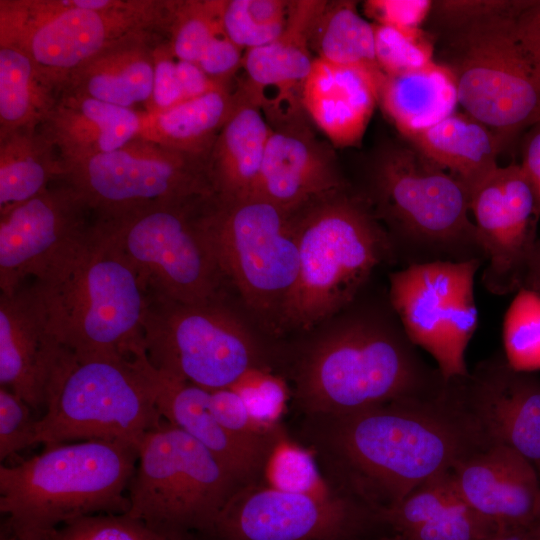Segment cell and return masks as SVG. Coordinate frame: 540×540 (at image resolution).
Listing matches in <instances>:
<instances>
[{"label": "cell", "mask_w": 540, "mask_h": 540, "mask_svg": "<svg viewBox=\"0 0 540 540\" xmlns=\"http://www.w3.org/2000/svg\"><path fill=\"white\" fill-rule=\"evenodd\" d=\"M300 442L331 489L377 512L491 445L450 381L433 398L395 400L341 414L305 415Z\"/></svg>", "instance_id": "obj_1"}, {"label": "cell", "mask_w": 540, "mask_h": 540, "mask_svg": "<svg viewBox=\"0 0 540 540\" xmlns=\"http://www.w3.org/2000/svg\"><path fill=\"white\" fill-rule=\"evenodd\" d=\"M416 347L398 317L347 316L303 355L295 376L297 407L304 416L341 414L439 396L447 381Z\"/></svg>", "instance_id": "obj_2"}, {"label": "cell", "mask_w": 540, "mask_h": 540, "mask_svg": "<svg viewBox=\"0 0 540 540\" xmlns=\"http://www.w3.org/2000/svg\"><path fill=\"white\" fill-rule=\"evenodd\" d=\"M45 447L0 466V511L17 540H42L81 517L128 512L138 446L98 439Z\"/></svg>", "instance_id": "obj_3"}, {"label": "cell", "mask_w": 540, "mask_h": 540, "mask_svg": "<svg viewBox=\"0 0 540 540\" xmlns=\"http://www.w3.org/2000/svg\"><path fill=\"white\" fill-rule=\"evenodd\" d=\"M298 271L278 325L309 329L348 307L395 254L367 199L345 188L294 214Z\"/></svg>", "instance_id": "obj_4"}, {"label": "cell", "mask_w": 540, "mask_h": 540, "mask_svg": "<svg viewBox=\"0 0 540 540\" xmlns=\"http://www.w3.org/2000/svg\"><path fill=\"white\" fill-rule=\"evenodd\" d=\"M35 285L59 345L126 358L145 351L148 291L97 220L67 262Z\"/></svg>", "instance_id": "obj_5"}, {"label": "cell", "mask_w": 540, "mask_h": 540, "mask_svg": "<svg viewBox=\"0 0 540 540\" xmlns=\"http://www.w3.org/2000/svg\"><path fill=\"white\" fill-rule=\"evenodd\" d=\"M34 444L120 440L139 446L162 416L145 352L126 358L61 345L51 366Z\"/></svg>", "instance_id": "obj_6"}, {"label": "cell", "mask_w": 540, "mask_h": 540, "mask_svg": "<svg viewBox=\"0 0 540 540\" xmlns=\"http://www.w3.org/2000/svg\"><path fill=\"white\" fill-rule=\"evenodd\" d=\"M410 264L468 261L486 255L470 218V192L456 177L413 146L391 143L379 150L365 197ZM383 225V224H382Z\"/></svg>", "instance_id": "obj_7"}, {"label": "cell", "mask_w": 540, "mask_h": 540, "mask_svg": "<svg viewBox=\"0 0 540 540\" xmlns=\"http://www.w3.org/2000/svg\"><path fill=\"white\" fill-rule=\"evenodd\" d=\"M530 0L506 10L435 26V61L452 74L464 112L486 125L505 148L540 121V86L516 34Z\"/></svg>", "instance_id": "obj_8"}, {"label": "cell", "mask_w": 540, "mask_h": 540, "mask_svg": "<svg viewBox=\"0 0 540 540\" xmlns=\"http://www.w3.org/2000/svg\"><path fill=\"white\" fill-rule=\"evenodd\" d=\"M176 0H0V44L22 49L60 93L97 55L130 36H168Z\"/></svg>", "instance_id": "obj_9"}, {"label": "cell", "mask_w": 540, "mask_h": 540, "mask_svg": "<svg viewBox=\"0 0 540 540\" xmlns=\"http://www.w3.org/2000/svg\"><path fill=\"white\" fill-rule=\"evenodd\" d=\"M243 486L206 447L166 422L140 441L125 514L185 540L190 531L205 535Z\"/></svg>", "instance_id": "obj_10"}, {"label": "cell", "mask_w": 540, "mask_h": 540, "mask_svg": "<svg viewBox=\"0 0 540 540\" xmlns=\"http://www.w3.org/2000/svg\"><path fill=\"white\" fill-rule=\"evenodd\" d=\"M198 223L224 280L255 314L278 325L298 271L294 214L259 199L210 197Z\"/></svg>", "instance_id": "obj_11"}, {"label": "cell", "mask_w": 540, "mask_h": 540, "mask_svg": "<svg viewBox=\"0 0 540 540\" xmlns=\"http://www.w3.org/2000/svg\"><path fill=\"white\" fill-rule=\"evenodd\" d=\"M206 199L157 203L96 218L148 295L192 305L221 301L224 279L198 223Z\"/></svg>", "instance_id": "obj_12"}, {"label": "cell", "mask_w": 540, "mask_h": 540, "mask_svg": "<svg viewBox=\"0 0 540 540\" xmlns=\"http://www.w3.org/2000/svg\"><path fill=\"white\" fill-rule=\"evenodd\" d=\"M143 342L155 370L211 391L262 368L250 332L221 301L192 305L148 295Z\"/></svg>", "instance_id": "obj_13"}, {"label": "cell", "mask_w": 540, "mask_h": 540, "mask_svg": "<svg viewBox=\"0 0 540 540\" xmlns=\"http://www.w3.org/2000/svg\"><path fill=\"white\" fill-rule=\"evenodd\" d=\"M61 180L102 218L157 203L213 196L206 156L173 150L140 136L120 149L67 167Z\"/></svg>", "instance_id": "obj_14"}, {"label": "cell", "mask_w": 540, "mask_h": 540, "mask_svg": "<svg viewBox=\"0 0 540 540\" xmlns=\"http://www.w3.org/2000/svg\"><path fill=\"white\" fill-rule=\"evenodd\" d=\"M483 263H416L389 275L392 309L410 340L432 355L446 381L469 374L465 352L478 326L474 281Z\"/></svg>", "instance_id": "obj_15"}, {"label": "cell", "mask_w": 540, "mask_h": 540, "mask_svg": "<svg viewBox=\"0 0 540 540\" xmlns=\"http://www.w3.org/2000/svg\"><path fill=\"white\" fill-rule=\"evenodd\" d=\"M378 514L340 496L291 493L264 485L241 487L205 534L214 540H365Z\"/></svg>", "instance_id": "obj_16"}, {"label": "cell", "mask_w": 540, "mask_h": 540, "mask_svg": "<svg viewBox=\"0 0 540 540\" xmlns=\"http://www.w3.org/2000/svg\"><path fill=\"white\" fill-rule=\"evenodd\" d=\"M92 212L62 181L0 213L1 294H14L28 277L43 282L60 269L87 237Z\"/></svg>", "instance_id": "obj_17"}, {"label": "cell", "mask_w": 540, "mask_h": 540, "mask_svg": "<svg viewBox=\"0 0 540 540\" xmlns=\"http://www.w3.org/2000/svg\"><path fill=\"white\" fill-rule=\"evenodd\" d=\"M470 212L486 255L484 287L495 295L517 292L539 239L540 216L535 192L521 165L499 166L475 187Z\"/></svg>", "instance_id": "obj_18"}, {"label": "cell", "mask_w": 540, "mask_h": 540, "mask_svg": "<svg viewBox=\"0 0 540 540\" xmlns=\"http://www.w3.org/2000/svg\"><path fill=\"white\" fill-rule=\"evenodd\" d=\"M456 396L486 439L507 445L540 473V378L497 353L467 376L451 379Z\"/></svg>", "instance_id": "obj_19"}, {"label": "cell", "mask_w": 540, "mask_h": 540, "mask_svg": "<svg viewBox=\"0 0 540 540\" xmlns=\"http://www.w3.org/2000/svg\"><path fill=\"white\" fill-rule=\"evenodd\" d=\"M324 3L291 1L282 34L267 45L245 51L242 68L246 78L236 93L279 126L299 122L304 110L303 85L315 58L310 48V33Z\"/></svg>", "instance_id": "obj_20"}, {"label": "cell", "mask_w": 540, "mask_h": 540, "mask_svg": "<svg viewBox=\"0 0 540 540\" xmlns=\"http://www.w3.org/2000/svg\"><path fill=\"white\" fill-rule=\"evenodd\" d=\"M452 475L462 499L500 531L540 528V478L515 449L483 447L457 463Z\"/></svg>", "instance_id": "obj_21"}, {"label": "cell", "mask_w": 540, "mask_h": 540, "mask_svg": "<svg viewBox=\"0 0 540 540\" xmlns=\"http://www.w3.org/2000/svg\"><path fill=\"white\" fill-rule=\"evenodd\" d=\"M156 390L157 407L171 425L206 447L242 484L260 482L268 457L279 436L280 426L263 436H241L227 431L210 408V391L166 376L149 363Z\"/></svg>", "instance_id": "obj_22"}, {"label": "cell", "mask_w": 540, "mask_h": 540, "mask_svg": "<svg viewBox=\"0 0 540 540\" xmlns=\"http://www.w3.org/2000/svg\"><path fill=\"white\" fill-rule=\"evenodd\" d=\"M343 188L332 150L299 122L271 130L255 198L295 214Z\"/></svg>", "instance_id": "obj_23"}, {"label": "cell", "mask_w": 540, "mask_h": 540, "mask_svg": "<svg viewBox=\"0 0 540 540\" xmlns=\"http://www.w3.org/2000/svg\"><path fill=\"white\" fill-rule=\"evenodd\" d=\"M58 348L35 284L0 295V387L32 409L44 407Z\"/></svg>", "instance_id": "obj_24"}, {"label": "cell", "mask_w": 540, "mask_h": 540, "mask_svg": "<svg viewBox=\"0 0 540 540\" xmlns=\"http://www.w3.org/2000/svg\"><path fill=\"white\" fill-rule=\"evenodd\" d=\"M382 73L314 58L303 85L302 104L334 145L354 146L361 141L378 103Z\"/></svg>", "instance_id": "obj_25"}, {"label": "cell", "mask_w": 540, "mask_h": 540, "mask_svg": "<svg viewBox=\"0 0 540 540\" xmlns=\"http://www.w3.org/2000/svg\"><path fill=\"white\" fill-rule=\"evenodd\" d=\"M39 129L55 146L65 169L120 149L141 130V112L62 90Z\"/></svg>", "instance_id": "obj_26"}, {"label": "cell", "mask_w": 540, "mask_h": 540, "mask_svg": "<svg viewBox=\"0 0 540 540\" xmlns=\"http://www.w3.org/2000/svg\"><path fill=\"white\" fill-rule=\"evenodd\" d=\"M235 95L236 106L206 155L213 197L225 202L255 198L272 130L259 107Z\"/></svg>", "instance_id": "obj_27"}, {"label": "cell", "mask_w": 540, "mask_h": 540, "mask_svg": "<svg viewBox=\"0 0 540 540\" xmlns=\"http://www.w3.org/2000/svg\"><path fill=\"white\" fill-rule=\"evenodd\" d=\"M165 37L148 33L121 40L74 73L62 90L133 110L138 104L146 107L153 89L154 47Z\"/></svg>", "instance_id": "obj_28"}, {"label": "cell", "mask_w": 540, "mask_h": 540, "mask_svg": "<svg viewBox=\"0 0 540 540\" xmlns=\"http://www.w3.org/2000/svg\"><path fill=\"white\" fill-rule=\"evenodd\" d=\"M408 143L471 192L498 167L504 149L498 137L479 120L454 112L408 138Z\"/></svg>", "instance_id": "obj_29"}, {"label": "cell", "mask_w": 540, "mask_h": 540, "mask_svg": "<svg viewBox=\"0 0 540 540\" xmlns=\"http://www.w3.org/2000/svg\"><path fill=\"white\" fill-rule=\"evenodd\" d=\"M378 103L405 139L453 114L459 104L451 72L436 61L407 74L382 73Z\"/></svg>", "instance_id": "obj_30"}, {"label": "cell", "mask_w": 540, "mask_h": 540, "mask_svg": "<svg viewBox=\"0 0 540 540\" xmlns=\"http://www.w3.org/2000/svg\"><path fill=\"white\" fill-rule=\"evenodd\" d=\"M236 102L227 85L159 113L141 112L138 136L173 150L206 156Z\"/></svg>", "instance_id": "obj_31"}, {"label": "cell", "mask_w": 540, "mask_h": 540, "mask_svg": "<svg viewBox=\"0 0 540 540\" xmlns=\"http://www.w3.org/2000/svg\"><path fill=\"white\" fill-rule=\"evenodd\" d=\"M66 172L55 146L38 129L0 138V213L44 190Z\"/></svg>", "instance_id": "obj_32"}, {"label": "cell", "mask_w": 540, "mask_h": 540, "mask_svg": "<svg viewBox=\"0 0 540 540\" xmlns=\"http://www.w3.org/2000/svg\"><path fill=\"white\" fill-rule=\"evenodd\" d=\"M58 96V90L22 49L0 44V138L38 129Z\"/></svg>", "instance_id": "obj_33"}, {"label": "cell", "mask_w": 540, "mask_h": 540, "mask_svg": "<svg viewBox=\"0 0 540 540\" xmlns=\"http://www.w3.org/2000/svg\"><path fill=\"white\" fill-rule=\"evenodd\" d=\"M310 48L333 64L381 71L373 24L360 15L355 1H325L311 28Z\"/></svg>", "instance_id": "obj_34"}, {"label": "cell", "mask_w": 540, "mask_h": 540, "mask_svg": "<svg viewBox=\"0 0 540 540\" xmlns=\"http://www.w3.org/2000/svg\"><path fill=\"white\" fill-rule=\"evenodd\" d=\"M290 6L284 0H225L224 32L245 51L267 45L285 30Z\"/></svg>", "instance_id": "obj_35"}, {"label": "cell", "mask_w": 540, "mask_h": 540, "mask_svg": "<svg viewBox=\"0 0 540 540\" xmlns=\"http://www.w3.org/2000/svg\"><path fill=\"white\" fill-rule=\"evenodd\" d=\"M263 479L269 487L285 492L321 497L339 495L323 478L313 453L291 439L285 430L268 457Z\"/></svg>", "instance_id": "obj_36"}, {"label": "cell", "mask_w": 540, "mask_h": 540, "mask_svg": "<svg viewBox=\"0 0 540 540\" xmlns=\"http://www.w3.org/2000/svg\"><path fill=\"white\" fill-rule=\"evenodd\" d=\"M225 0H176L168 41L178 60L197 63L208 45L224 32Z\"/></svg>", "instance_id": "obj_37"}, {"label": "cell", "mask_w": 540, "mask_h": 540, "mask_svg": "<svg viewBox=\"0 0 540 540\" xmlns=\"http://www.w3.org/2000/svg\"><path fill=\"white\" fill-rule=\"evenodd\" d=\"M504 355L509 365L524 372L540 370V295L520 288L503 320Z\"/></svg>", "instance_id": "obj_38"}, {"label": "cell", "mask_w": 540, "mask_h": 540, "mask_svg": "<svg viewBox=\"0 0 540 540\" xmlns=\"http://www.w3.org/2000/svg\"><path fill=\"white\" fill-rule=\"evenodd\" d=\"M372 24L376 61L384 74H407L435 62V39L430 32Z\"/></svg>", "instance_id": "obj_39"}, {"label": "cell", "mask_w": 540, "mask_h": 540, "mask_svg": "<svg viewBox=\"0 0 540 540\" xmlns=\"http://www.w3.org/2000/svg\"><path fill=\"white\" fill-rule=\"evenodd\" d=\"M42 540H179L150 529L127 514H97L63 524Z\"/></svg>", "instance_id": "obj_40"}, {"label": "cell", "mask_w": 540, "mask_h": 540, "mask_svg": "<svg viewBox=\"0 0 540 540\" xmlns=\"http://www.w3.org/2000/svg\"><path fill=\"white\" fill-rule=\"evenodd\" d=\"M242 398L251 419L262 429L278 427L285 411L289 391L279 377L254 368L245 373L232 387Z\"/></svg>", "instance_id": "obj_41"}, {"label": "cell", "mask_w": 540, "mask_h": 540, "mask_svg": "<svg viewBox=\"0 0 540 540\" xmlns=\"http://www.w3.org/2000/svg\"><path fill=\"white\" fill-rule=\"evenodd\" d=\"M32 408L12 391L0 387V459L34 444L37 420Z\"/></svg>", "instance_id": "obj_42"}, {"label": "cell", "mask_w": 540, "mask_h": 540, "mask_svg": "<svg viewBox=\"0 0 540 540\" xmlns=\"http://www.w3.org/2000/svg\"><path fill=\"white\" fill-rule=\"evenodd\" d=\"M177 61L168 38L160 39L154 47L152 96L144 113H159L185 101Z\"/></svg>", "instance_id": "obj_43"}, {"label": "cell", "mask_w": 540, "mask_h": 540, "mask_svg": "<svg viewBox=\"0 0 540 540\" xmlns=\"http://www.w3.org/2000/svg\"><path fill=\"white\" fill-rule=\"evenodd\" d=\"M433 0H367L366 16L374 24L397 29L422 28L431 13Z\"/></svg>", "instance_id": "obj_44"}, {"label": "cell", "mask_w": 540, "mask_h": 540, "mask_svg": "<svg viewBox=\"0 0 540 540\" xmlns=\"http://www.w3.org/2000/svg\"><path fill=\"white\" fill-rule=\"evenodd\" d=\"M210 408L217 421L229 432L241 436H263L274 432L264 430L250 417L237 392L231 388L210 391Z\"/></svg>", "instance_id": "obj_45"}, {"label": "cell", "mask_w": 540, "mask_h": 540, "mask_svg": "<svg viewBox=\"0 0 540 540\" xmlns=\"http://www.w3.org/2000/svg\"><path fill=\"white\" fill-rule=\"evenodd\" d=\"M244 49L232 42L225 32L217 35L203 52L197 64L212 79L230 83L243 65Z\"/></svg>", "instance_id": "obj_46"}, {"label": "cell", "mask_w": 540, "mask_h": 540, "mask_svg": "<svg viewBox=\"0 0 540 540\" xmlns=\"http://www.w3.org/2000/svg\"><path fill=\"white\" fill-rule=\"evenodd\" d=\"M516 34L540 86V0H530L517 16Z\"/></svg>", "instance_id": "obj_47"}, {"label": "cell", "mask_w": 540, "mask_h": 540, "mask_svg": "<svg viewBox=\"0 0 540 540\" xmlns=\"http://www.w3.org/2000/svg\"><path fill=\"white\" fill-rule=\"evenodd\" d=\"M177 70L185 101L203 96L228 84L210 78L197 63L177 61Z\"/></svg>", "instance_id": "obj_48"}, {"label": "cell", "mask_w": 540, "mask_h": 540, "mask_svg": "<svg viewBox=\"0 0 540 540\" xmlns=\"http://www.w3.org/2000/svg\"><path fill=\"white\" fill-rule=\"evenodd\" d=\"M520 165L533 187L540 209V121L530 127L525 136Z\"/></svg>", "instance_id": "obj_49"}, {"label": "cell", "mask_w": 540, "mask_h": 540, "mask_svg": "<svg viewBox=\"0 0 540 540\" xmlns=\"http://www.w3.org/2000/svg\"><path fill=\"white\" fill-rule=\"evenodd\" d=\"M521 288L533 291L540 295V238L536 242L533 252L528 260Z\"/></svg>", "instance_id": "obj_50"}, {"label": "cell", "mask_w": 540, "mask_h": 540, "mask_svg": "<svg viewBox=\"0 0 540 540\" xmlns=\"http://www.w3.org/2000/svg\"><path fill=\"white\" fill-rule=\"evenodd\" d=\"M539 529L500 531L483 540H534Z\"/></svg>", "instance_id": "obj_51"}, {"label": "cell", "mask_w": 540, "mask_h": 540, "mask_svg": "<svg viewBox=\"0 0 540 540\" xmlns=\"http://www.w3.org/2000/svg\"><path fill=\"white\" fill-rule=\"evenodd\" d=\"M371 540H406V539L403 538L401 535L392 532L391 535L380 536Z\"/></svg>", "instance_id": "obj_52"}, {"label": "cell", "mask_w": 540, "mask_h": 540, "mask_svg": "<svg viewBox=\"0 0 540 540\" xmlns=\"http://www.w3.org/2000/svg\"><path fill=\"white\" fill-rule=\"evenodd\" d=\"M0 540H17V538L11 534L6 528H2Z\"/></svg>", "instance_id": "obj_53"}, {"label": "cell", "mask_w": 540, "mask_h": 540, "mask_svg": "<svg viewBox=\"0 0 540 540\" xmlns=\"http://www.w3.org/2000/svg\"><path fill=\"white\" fill-rule=\"evenodd\" d=\"M534 540H540V529H539L537 535L535 536Z\"/></svg>", "instance_id": "obj_54"}, {"label": "cell", "mask_w": 540, "mask_h": 540, "mask_svg": "<svg viewBox=\"0 0 540 540\" xmlns=\"http://www.w3.org/2000/svg\"><path fill=\"white\" fill-rule=\"evenodd\" d=\"M539 478H540V476H539ZM538 525L540 527V505H539V511H538Z\"/></svg>", "instance_id": "obj_55"}]
</instances>
